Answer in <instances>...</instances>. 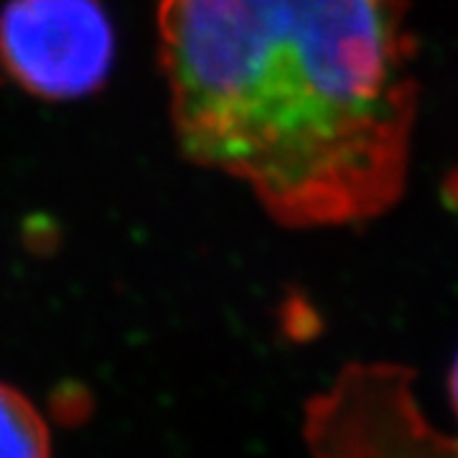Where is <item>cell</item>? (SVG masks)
Here are the masks:
<instances>
[{
    "label": "cell",
    "instance_id": "obj_1",
    "mask_svg": "<svg viewBox=\"0 0 458 458\" xmlns=\"http://www.w3.org/2000/svg\"><path fill=\"white\" fill-rule=\"evenodd\" d=\"M181 150L295 229L405 194L418 120L410 0H161Z\"/></svg>",
    "mask_w": 458,
    "mask_h": 458
},
{
    "label": "cell",
    "instance_id": "obj_3",
    "mask_svg": "<svg viewBox=\"0 0 458 458\" xmlns=\"http://www.w3.org/2000/svg\"><path fill=\"white\" fill-rule=\"evenodd\" d=\"M49 451V430L33 405L0 385V456H44Z\"/></svg>",
    "mask_w": 458,
    "mask_h": 458
},
{
    "label": "cell",
    "instance_id": "obj_4",
    "mask_svg": "<svg viewBox=\"0 0 458 458\" xmlns=\"http://www.w3.org/2000/svg\"><path fill=\"white\" fill-rule=\"evenodd\" d=\"M451 400H454V408L458 412V357L454 361V369H451Z\"/></svg>",
    "mask_w": 458,
    "mask_h": 458
},
{
    "label": "cell",
    "instance_id": "obj_2",
    "mask_svg": "<svg viewBox=\"0 0 458 458\" xmlns=\"http://www.w3.org/2000/svg\"><path fill=\"white\" fill-rule=\"evenodd\" d=\"M113 59V21L99 0H8L0 11V64L29 95H92Z\"/></svg>",
    "mask_w": 458,
    "mask_h": 458
}]
</instances>
